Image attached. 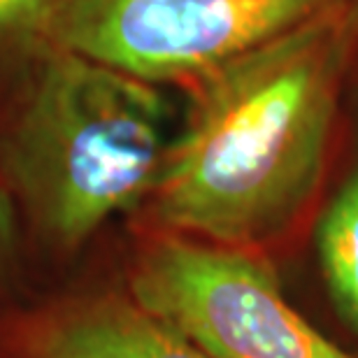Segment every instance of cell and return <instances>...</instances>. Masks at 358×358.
Here are the masks:
<instances>
[{"label":"cell","mask_w":358,"mask_h":358,"mask_svg":"<svg viewBox=\"0 0 358 358\" xmlns=\"http://www.w3.org/2000/svg\"><path fill=\"white\" fill-rule=\"evenodd\" d=\"M356 7V52H354V68H358V0L354 3Z\"/></svg>","instance_id":"obj_9"},{"label":"cell","mask_w":358,"mask_h":358,"mask_svg":"<svg viewBox=\"0 0 358 358\" xmlns=\"http://www.w3.org/2000/svg\"><path fill=\"white\" fill-rule=\"evenodd\" d=\"M63 0H0V38L45 35Z\"/></svg>","instance_id":"obj_7"},{"label":"cell","mask_w":358,"mask_h":358,"mask_svg":"<svg viewBox=\"0 0 358 358\" xmlns=\"http://www.w3.org/2000/svg\"><path fill=\"white\" fill-rule=\"evenodd\" d=\"M314 247L333 307L358 333V166L321 212Z\"/></svg>","instance_id":"obj_6"},{"label":"cell","mask_w":358,"mask_h":358,"mask_svg":"<svg viewBox=\"0 0 358 358\" xmlns=\"http://www.w3.org/2000/svg\"><path fill=\"white\" fill-rule=\"evenodd\" d=\"M356 0L191 84L149 203L168 233L254 249L317 196L354 73Z\"/></svg>","instance_id":"obj_1"},{"label":"cell","mask_w":358,"mask_h":358,"mask_svg":"<svg viewBox=\"0 0 358 358\" xmlns=\"http://www.w3.org/2000/svg\"><path fill=\"white\" fill-rule=\"evenodd\" d=\"M24 358H207L131 298L77 300L40 319Z\"/></svg>","instance_id":"obj_5"},{"label":"cell","mask_w":358,"mask_h":358,"mask_svg":"<svg viewBox=\"0 0 358 358\" xmlns=\"http://www.w3.org/2000/svg\"><path fill=\"white\" fill-rule=\"evenodd\" d=\"M352 0H63L45 38L149 84H193Z\"/></svg>","instance_id":"obj_4"},{"label":"cell","mask_w":358,"mask_h":358,"mask_svg":"<svg viewBox=\"0 0 358 358\" xmlns=\"http://www.w3.org/2000/svg\"><path fill=\"white\" fill-rule=\"evenodd\" d=\"M14 233V212H12V200L10 196L0 189V256L7 252L12 242Z\"/></svg>","instance_id":"obj_8"},{"label":"cell","mask_w":358,"mask_h":358,"mask_svg":"<svg viewBox=\"0 0 358 358\" xmlns=\"http://www.w3.org/2000/svg\"><path fill=\"white\" fill-rule=\"evenodd\" d=\"M128 298L207 358H356L293 310L254 249L168 233L142 249Z\"/></svg>","instance_id":"obj_3"},{"label":"cell","mask_w":358,"mask_h":358,"mask_svg":"<svg viewBox=\"0 0 358 358\" xmlns=\"http://www.w3.org/2000/svg\"><path fill=\"white\" fill-rule=\"evenodd\" d=\"M156 84L56 47L5 142V173L42 235L80 247L149 200L168 149Z\"/></svg>","instance_id":"obj_2"}]
</instances>
